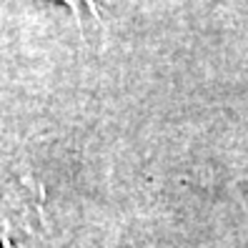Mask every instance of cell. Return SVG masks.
<instances>
[{
    "label": "cell",
    "mask_w": 248,
    "mask_h": 248,
    "mask_svg": "<svg viewBox=\"0 0 248 248\" xmlns=\"http://www.w3.org/2000/svg\"><path fill=\"white\" fill-rule=\"evenodd\" d=\"M58 3H63V5H68L70 10L80 13L83 8H93V5H95V0H58Z\"/></svg>",
    "instance_id": "obj_1"
}]
</instances>
